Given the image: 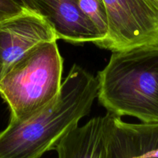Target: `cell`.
<instances>
[{
	"instance_id": "7a4b0ae2",
	"label": "cell",
	"mask_w": 158,
	"mask_h": 158,
	"mask_svg": "<svg viewBox=\"0 0 158 158\" xmlns=\"http://www.w3.org/2000/svg\"><path fill=\"white\" fill-rule=\"evenodd\" d=\"M97 80L99 102L109 113L158 123V45L113 52Z\"/></svg>"
},
{
	"instance_id": "3957f363",
	"label": "cell",
	"mask_w": 158,
	"mask_h": 158,
	"mask_svg": "<svg viewBox=\"0 0 158 158\" xmlns=\"http://www.w3.org/2000/svg\"><path fill=\"white\" fill-rule=\"evenodd\" d=\"M63 59L56 41L45 42L14 63L0 80L9 123H22L52 102L62 85Z\"/></svg>"
},
{
	"instance_id": "8fae6325",
	"label": "cell",
	"mask_w": 158,
	"mask_h": 158,
	"mask_svg": "<svg viewBox=\"0 0 158 158\" xmlns=\"http://www.w3.org/2000/svg\"><path fill=\"white\" fill-rule=\"evenodd\" d=\"M19 3L21 6H23V7H25L26 9H29V10H33V6H32V3L31 2V0H16ZM35 12V11H34Z\"/></svg>"
},
{
	"instance_id": "277c9868",
	"label": "cell",
	"mask_w": 158,
	"mask_h": 158,
	"mask_svg": "<svg viewBox=\"0 0 158 158\" xmlns=\"http://www.w3.org/2000/svg\"><path fill=\"white\" fill-rule=\"evenodd\" d=\"M106 37L97 46L112 52L158 45V9L148 0H103Z\"/></svg>"
},
{
	"instance_id": "8992f818",
	"label": "cell",
	"mask_w": 158,
	"mask_h": 158,
	"mask_svg": "<svg viewBox=\"0 0 158 158\" xmlns=\"http://www.w3.org/2000/svg\"><path fill=\"white\" fill-rule=\"evenodd\" d=\"M106 158H158V123H128L104 116Z\"/></svg>"
},
{
	"instance_id": "9c48e42d",
	"label": "cell",
	"mask_w": 158,
	"mask_h": 158,
	"mask_svg": "<svg viewBox=\"0 0 158 158\" xmlns=\"http://www.w3.org/2000/svg\"><path fill=\"white\" fill-rule=\"evenodd\" d=\"M78 6L83 15L93 23L102 41L106 37L108 29L107 16L103 0H78Z\"/></svg>"
},
{
	"instance_id": "ba28073f",
	"label": "cell",
	"mask_w": 158,
	"mask_h": 158,
	"mask_svg": "<svg viewBox=\"0 0 158 158\" xmlns=\"http://www.w3.org/2000/svg\"><path fill=\"white\" fill-rule=\"evenodd\" d=\"M58 158H106L104 117L91 119L65 135L54 148Z\"/></svg>"
},
{
	"instance_id": "52a82bcc",
	"label": "cell",
	"mask_w": 158,
	"mask_h": 158,
	"mask_svg": "<svg viewBox=\"0 0 158 158\" xmlns=\"http://www.w3.org/2000/svg\"><path fill=\"white\" fill-rule=\"evenodd\" d=\"M33 10L47 21L57 40L72 43L101 41V36L93 23L78 6V0H31Z\"/></svg>"
},
{
	"instance_id": "7c38bea8",
	"label": "cell",
	"mask_w": 158,
	"mask_h": 158,
	"mask_svg": "<svg viewBox=\"0 0 158 158\" xmlns=\"http://www.w3.org/2000/svg\"><path fill=\"white\" fill-rule=\"evenodd\" d=\"M156 9H158V0H148Z\"/></svg>"
},
{
	"instance_id": "6da1fadb",
	"label": "cell",
	"mask_w": 158,
	"mask_h": 158,
	"mask_svg": "<svg viewBox=\"0 0 158 158\" xmlns=\"http://www.w3.org/2000/svg\"><path fill=\"white\" fill-rule=\"evenodd\" d=\"M98 89L97 77L74 65L53 101L24 122L9 123L0 132V158H40L54 150L90 112Z\"/></svg>"
},
{
	"instance_id": "5b68a950",
	"label": "cell",
	"mask_w": 158,
	"mask_h": 158,
	"mask_svg": "<svg viewBox=\"0 0 158 158\" xmlns=\"http://www.w3.org/2000/svg\"><path fill=\"white\" fill-rule=\"evenodd\" d=\"M56 40L50 25L34 11L26 10L0 23V80L37 45Z\"/></svg>"
},
{
	"instance_id": "30bf717a",
	"label": "cell",
	"mask_w": 158,
	"mask_h": 158,
	"mask_svg": "<svg viewBox=\"0 0 158 158\" xmlns=\"http://www.w3.org/2000/svg\"><path fill=\"white\" fill-rule=\"evenodd\" d=\"M29 10L19 4L16 0H0V23L20 15Z\"/></svg>"
}]
</instances>
